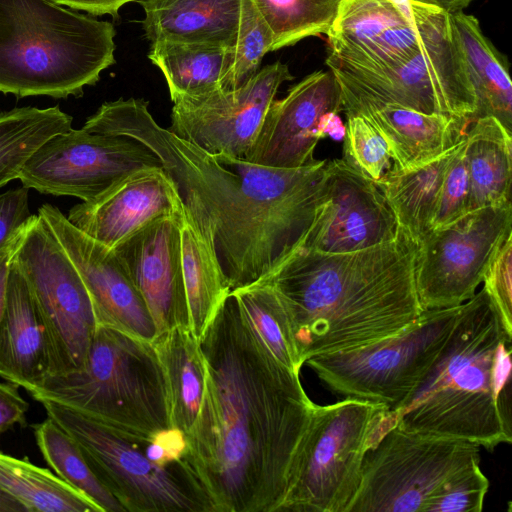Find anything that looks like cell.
Here are the masks:
<instances>
[{"mask_svg": "<svg viewBox=\"0 0 512 512\" xmlns=\"http://www.w3.org/2000/svg\"><path fill=\"white\" fill-rule=\"evenodd\" d=\"M142 28L151 43L168 41L230 48L236 38L241 0H138Z\"/></svg>", "mask_w": 512, "mask_h": 512, "instance_id": "24", "label": "cell"}, {"mask_svg": "<svg viewBox=\"0 0 512 512\" xmlns=\"http://www.w3.org/2000/svg\"><path fill=\"white\" fill-rule=\"evenodd\" d=\"M203 397L187 456L213 512H277L314 402L255 336L230 292L199 339Z\"/></svg>", "mask_w": 512, "mask_h": 512, "instance_id": "1", "label": "cell"}, {"mask_svg": "<svg viewBox=\"0 0 512 512\" xmlns=\"http://www.w3.org/2000/svg\"><path fill=\"white\" fill-rule=\"evenodd\" d=\"M22 228L15 234L11 241L0 251V322L4 315L7 303L8 279L11 263Z\"/></svg>", "mask_w": 512, "mask_h": 512, "instance_id": "44", "label": "cell"}, {"mask_svg": "<svg viewBox=\"0 0 512 512\" xmlns=\"http://www.w3.org/2000/svg\"><path fill=\"white\" fill-rule=\"evenodd\" d=\"M292 79L277 61L236 89L178 98L167 129L209 154L246 161L279 87Z\"/></svg>", "mask_w": 512, "mask_h": 512, "instance_id": "15", "label": "cell"}, {"mask_svg": "<svg viewBox=\"0 0 512 512\" xmlns=\"http://www.w3.org/2000/svg\"><path fill=\"white\" fill-rule=\"evenodd\" d=\"M181 256L189 310V327L200 339L231 292L215 251L184 211L181 220Z\"/></svg>", "mask_w": 512, "mask_h": 512, "instance_id": "29", "label": "cell"}, {"mask_svg": "<svg viewBox=\"0 0 512 512\" xmlns=\"http://www.w3.org/2000/svg\"><path fill=\"white\" fill-rule=\"evenodd\" d=\"M346 115L343 159L370 179L377 181L392 166L388 146L367 119L353 113Z\"/></svg>", "mask_w": 512, "mask_h": 512, "instance_id": "37", "label": "cell"}, {"mask_svg": "<svg viewBox=\"0 0 512 512\" xmlns=\"http://www.w3.org/2000/svg\"><path fill=\"white\" fill-rule=\"evenodd\" d=\"M153 346L166 379L171 425L187 436L197 418L205 385L206 366L199 339L189 326L177 327L157 336Z\"/></svg>", "mask_w": 512, "mask_h": 512, "instance_id": "27", "label": "cell"}, {"mask_svg": "<svg viewBox=\"0 0 512 512\" xmlns=\"http://www.w3.org/2000/svg\"><path fill=\"white\" fill-rule=\"evenodd\" d=\"M12 262L47 333L49 375L80 369L97 329L92 303L74 264L38 214L23 226Z\"/></svg>", "mask_w": 512, "mask_h": 512, "instance_id": "12", "label": "cell"}, {"mask_svg": "<svg viewBox=\"0 0 512 512\" xmlns=\"http://www.w3.org/2000/svg\"><path fill=\"white\" fill-rule=\"evenodd\" d=\"M153 167H162L160 159L135 139L71 128L43 142L18 179L43 194L89 202L128 175Z\"/></svg>", "mask_w": 512, "mask_h": 512, "instance_id": "14", "label": "cell"}, {"mask_svg": "<svg viewBox=\"0 0 512 512\" xmlns=\"http://www.w3.org/2000/svg\"><path fill=\"white\" fill-rule=\"evenodd\" d=\"M489 480L479 466L453 479L432 503L429 512H481Z\"/></svg>", "mask_w": 512, "mask_h": 512, "instance_id": "39", "label": "cell"}, {"mask_svg": "<svg viewBox=\"0 0 512 512\" xmlns=\"http://www.w3.org/2000/svg\"><path fill=\"white\" fill-rule=\"evenodd\" d=\"M427 6L436 7L448 14L463 11L473 0H409Z\"/></svg>", "mask_w": 512, "mask_h": 512, "instance_id": "46", "label": "cell"}, {"mask_svg": "<svg viewBox=\"0 0 512 512\" xmlns=\"http://www.w3.org/2000/svg\"><path fill=\"white\" fill-rule=\"evenodd\" d=\"M467 130L463 158L469 178V212L511 201L512 133L482 117Z\"/></svg>", "mask_w": 512, "mask_h": 512, "instance_id": "26", "label": "cell"}, {"mask_svg": "<svg viewBox=\"0 0 512 512\" xmlns=\"http://www.w3.org/2000/svg\"><path fill=\"white\" fill-rule=\"evenodd\" d=\"M511 201L470 211L418 243L415 281L425 310L463 304L476 293L497 249L512 234Z\"/></svg>", "mask_w": 512, "mask_h": 512, "instance_id": "13", "label": "cell"}, {"mask_svg": "<svg viewBox=\"0 0 512 512\" xmlns=\"http://www.w3.org/2000/svg\"><path fill=\"white\" fill-rule=\"evenodd\" d=\"M28 409L29 404L21 397L16 385L0 382V433L16 425L25 426Z\"/></svg>", "mask_w": 512, "mask_h": 512, "instance_id": "42", "label": "cell"}, {"mask_svg": "<svg viewBox=\"0 0 512 512\" xmlns=\"http://www.w3.org/2000/svg\"><path fill=\"white\" fill-rule=\"evenodd\" d=\"M48 417L79 445L98 479L125 512H213L187 456L186 436L171 427L145 436L43 400Z\"/></svg>", "mask_w": 512, "mask_h": 512, "instance_id": "6", "label": "cell"}, {"mask_svg": "<svg viewBox=\"0 0 512 512\" xmlns=\"http://www.w3.org/2000/svg\"><path fill=\"white\" fill-rule=\"evenodd\" d=\"M60 107H17L0 113V188L18 179L31 154L51 136L72 128Z\"/></svg>", "mask_w": 512, "mask_h": 512, "instance_id": "32", "label": "cell"}, {"mask_svg": "<svg viewBox=\"0 0 512 512\" xmlns=\"http://www.w3.org/2000/svg\"><path fill=\"white\" fill-rule=\"evenodd\" d=\"M0 512H28L16 498L0 489Z\"/></svg>", "mask_w": 512, "mask_h": 512, "instance_id": "47", "label": "cell"}, {"mask_svg": "<svg viewBox=\"0 0 512 512\" xmlns=\"http://www.w3.org/2000/svg\"><path fill=\"white\" fill-rule=\"evenodd\" d=\"M461 305L425 310L388 337L349 351L317 355L304 364L332 392L379 403L395 413L429 372Z\"/></svg>", "mask_w": 512, "mask_h": 512, "instance_id": "10", "label": "cell"}, {"mask_svg": "<svg viewBox=\"0 0 512 512\" xmlns=\"http://www.w3.org/2000/svg\"><path fill=\"white\" fill-rule=\"evenodd\" d=\"M341 95L343 111L361 115L382 136L396 169L422 165L451 150L464 140L472 123L465 117L424 114L344 89Z\"/></svg>", "mask_w": 512, "mask_h": 512, "instance_id": "22", "label": "cell"}, {"mask_svg": "<svg viewBox=\"0 0 512 512\" xmlns=\"http://www.w3.org/2000/svg\"><path fill=\"white\" fill-rule=\"evenodd\" d=\"M116 30L51 0H0V92L81 97L115 63Z\"/></svg>", "mask_w": 512, "mask_h": 512, "instance_id": "5", "label": "cell"}, {"mask_svg": "<svg viewBox=\"0 0 512 512\" xmlns=\"http://www.w3.org/2000/svg\"><path fill=\"white\" fill-rule=\"evenodd\" d=\"M464 140L422 165L409 169L391 167L375 181L392 209L398 226L416 243L431 231L445 171Z\"/></svg>", "mask_w": 512, "mask_h": 512, "instance_id": "28", "label": "cell"}, {"mask_svg": "<svg viewBox=\"0 0 512 512\" xmlns=\"http://www.w3.org/2000/svg\"><path fill=\"white\" fill-rule=\"evenodd\" d=\"M268 25L271 51L292 46L304 38L326 35L341 0H253Z\"/></svg>", "mask_w": 512, "mask_h": 512, "instance_id": "35", "label": "cell"}, {"mask_svg": "<svg viewBox=\"0 0 512 512\" xmlns=\"http://www.w3.org/2000/svg\"><path fill=\"white\" fill-rule=\"evenodd\" d=\"M450 18L476 96L472 122L494 117L512 133V83L506 58L485 37L473 15L461 11Z\"/></svg>", "mask_w": 512, "mask_h": 512, "instance_id": "25", "label": "cell"}, {"mask_svg": "<svg viewBox=\"0 0 512 512\" xmlns=\"http://www.w3.org/2000/svg\"><path fill=\"white\" fill-rule=\"evenodd\" d=\"M464 144L465 140L445 171L431 230L444 227L469 212V178L463 158Z\"/></svg>", "mask_w": 512, "mask_h": 512, "instance_id": "38", "label": "cell"}, {"mask_svg": "<svg viewBox=\"0 0 512 512\" xmlns=\"http://www.w3.org/2000/svg\"><path fill=\"white\" fill-rule=\"evenodd\" d=\"M127 432L150 436L172 427L164 371L153 346L97 326L83 366L49 375L26 390Z\"/></svg>", "mask_w": 512, "mask_h": 512, "instance_id": "7", "label": "cell"}, {"mask_svg": "<svg viewBox=\"0 0 512 512\" xmlns=\"http://www.w3.org/2000/svg\"><path fill=\"white\" fill-rule=\"evenodd\" d=\"M410 10L420 30V48L389 67L330 68L341 89L424 114L472 122L476 96L450 14L415 2H410Z\"/></svg>", "mask_w": 512, "mask_h": 512, "instance_id": "9", "label": "cell"}, {"mask_svg": "<svg viewBox=\"0 0 512 512\" xmlns=\"http://www.w3.org/2000/svg\"><path fill=\"white\" fill-rule=\"evenodd\" d=\"M417 250L399 227L394 239L362 250H297L259 281L283 304L303 364L378 341L417 319Z\"/></svg>", "mask_w": 512, "mask_h": 512, "instance_id": "3", "label": "cell"}, {"mask_svg": "<svg viewBox=\"0 0 512 512\" xmlns=\"http://www.w3.org/2000/svg\"><path fill=\"white\" fill-rule=\"evenodd\" d=\"M58 5H64L75 11H84L91 16L110 15L119 17V10L129 2L138 0H51Z\"/></svg>", "mask_w": 512, "mask_h": 512, "instance_id": "43", "label": "cell"}, {"mask_svg": "<svg viewBox=\"0 0 512 512\" xmlns=\"http://www.w3.org/2000/svg\"><path fill=\"white\" fill-rule=\"evenodd\" d=\"M183 212L159 218L113 250L141 294L157 336L189 326L181 256Z\"/></svg>", "mask_w": 512, "mask_h": 512, "instance_id": "20", "label": "cell"}, {"mask_svg": "<svg viewBox=\"0 0 512 512\" xmlns=\"http://www.w3.org/2000/svg\"><path fill=\"white\" fill-rule=\"evenodd\" d=\"M483 282L505 333L512 338V234L497 249Z\"/></svg>", "mask_w": 512, "mask_h": 512, "instance_id": "40", "label": "cell"}, {"mask_svg": "<svg viewBox=\"0 0 512 512\" xmlns=\"http://www.w3.org/2000/svg\"><path fill=\"white\" fill-rule=\"evenodd\" d=\"M36 444L61 480L90 499L101 512H125L93 472L78 443L52 418L32 426Z\"/></svg>", "mask_w": 512, "mask_h": 512, "instance_id": "33", "label": "cell"}, {"mask_svg": "<svg viewBox=\"0 0 512 512\" xmlns=\"http://www.w3.org/2000/svg\"><path fill=\"white\" fill-rule=\"evenodd\" d=\"M0 489L16 498L28 512H101L50 470L1 451Z\"/></svg>", "mask_w": 512, "mask_h": 512, "instance_id": "30", "label": "cell"}, {"mask_svg": "<svg viewBox=\"0 0 512 512\" xmlns=\"http://www.w3.org/2000/svg\"><path fill=\"white\" fill-rule=\"evenodd\" d=\"M398 230L374 180L343 158L327 160L321 196L299 250L353 252L388 242Z\"/></svg>", "mask_w": 512, "mask_h": 512, "instance_id": "16", "label": "cell"}, {"mask_svg": "<svg viewBox=\"0 0 512 512\" xmlns=\"http://www.w3.org/2000/svg\"><path fill=\"white\" fill-rule=\"evenodd\" d=\"M394 1H396L399 4H408L409 3V0H394Z\"/></svg>", "mask_w": 512, "mask_h": 512, "instance_id": "48", "label": "cell"}, {"mask_svg": "<svg viewBox=\"0 0 512 512\" xmlns=\"http://www.w3.org/2000/svg\"><path fill=\"white\" fill-rule=\"evenodd\" d=\"M475 443L386 427L365 453L346 512H429L456 477L480 465Z\"/></svg>", "mask_w": 512, "mask_h": 512, "instance_id": "11", "label": "cell"}, {"mask_svg": "<svg viewBox=\"0 0 512 512\" xmlns=\"http://www.w3.org/2000/svg\"><path fill=\"white\" fill-rule=\"evenodd\" d=\"M255 336L282 365L300 374L297 352L286 310L273 288L257 282L231 291Z\"/></svg>", "mask_w": 512, "mask_h": 512, "instance_id": "34", "label": "cell"}, {"mask_svg": "<svg viewBox=\"0 0 512 512\" xmlns=\"http://www.w3.org/2000/svg\"><path fill=\"white\" fill-rule=\"evenodd\" d=\"M227 49L160 41L150 44L148 58L164 75L173 102L220 88Z\"/></svg>", "mask_w": 512, "mask_h": 512, "instance_id": "31", "label": "cell"}, {"mask_svg": "<svg viewBox=\"0 0 512 512\" xmlns=\"http://www.w3.org/2000/svg\"><path fill=\"white\" fill-rule=\"evenodd\" d=\"M346 125L342 122L338 113L329 112L323 115L318 126V137L323 139L330 137L335 141H341L345 137Z\"/></svg>", "mask_w": 512, "mask_h": 512, "instance_id": "45", "label": "cell"}, {"mask_svg": "<svg viewBox=\"0 0 512 512\" xmlns=\"http://www.w3.org/2000/svg\"><path fill=\"white\" fill-rule=\"evenodd\" d=\"M272 43V33L253 0H241L237 35L226 51L220 88L236 89L247 82L259 70Z\"/></svg>", "mask_w": 512, "mask_h": 512, "instance_id": "36", "label": "cell"}, {"mask_svg": "<svg viewBox=\"0 0 512 512\" xmlns=\"http://www.w3.org/2000/svg\"><path fill=\"white\" fill-rule=\"evenodd\" d=\"M329 68L379 69L412 56L421 45L410 2L341 0L326 34Z\"/></svg>", "mask_w": 512, "mask_h": 512, "instance_id": "18", "label": "cell"}, {"mask_svg": "<svg viewBox=\"0 0 512 512\" xmlns=\"http://www.w3.org/2000/svg\"><path fill=\"white\" fill-rule=\"evenodd\" d=\"M183 212L176 186L163 167L136 171L98 198L73 206L67 219L84 234L114 249L153 221Z\"/></svg>", "mask_w": 512, "mask_h": 512, "instance_id": "21", "label": "cell"}, {"mask_svg": "<svg viewBox=\"0 0 512 512\" xmlns=\"http://www.w3.org/2000/svg\"><path fill=\"white\" fill-rule=\"evenodd\" d=\"M28 194L29 188L24 185L0 193V251L33 215Z\"/></svg>", "mask_w": 512, "mask_h": 512, "instance_id": "41", "label": "cell"}, {"mask_svg": "<svg viewBox=\"0 0 512 512\" xmlns=\"http://www.w3.org/2000/svg\"><path fill=\"white\" fill-rule=\"evenodd\" d=\"M390 413L385 405L352 397L314 403L277 512H346L361 483L365 453Z\"/></svg>", "mask_w": 512, "mask_h": 512, "instance_id": "8", "label": "cell"}, {"mask_svg": "<svg viewBox=\"0 0 512 512\" xmlns=\"http://www.w3.org/2000/svg\"><path fill=\"white\" fill-rule=\"evenodd\" d=\"M509 337L483 287L461 305L457 321L429 372L392 413L405 431L466 440L493 450L510 444L494 393V358Z\"/></svg>", "mask_w": 512, "mask_h": 512, "instance_id": "4", "label": "cell"}, {"mask_svg": "<svg viewBox=\"0 0 512 512\" xmlns=\"http://www.w3.org/2000/svg\"><path fill=\"white\" fill-rule=\"evenodd\" d=\"M142 98L103 103L83 129L126 136L160 159L184 211L234 289L268 277L300 249L321 196L327 160L295 169L212 155L161 127Z\"/></svg>", "mask_w": 512, "mask_h": 512, "instance_id": "2", "label": "cell"}, {"mask_svg": "<svg viewBox=\"0 0 512 512\" xmlns=\"http://www.w3.org/2000/svg\"><path fill=\"white\" fill-rule=\"evenodd\" d=\"M38 215L78 271L89 294L97 326L153 342L157 337L153 319L114 250L84 234L52 204H43Z\"/></svg>", "mask_w": 512, "mask_h": 512, "instance_id": "17", "label": "cell"}, {"mask_svg": "<svg viewBox=\"0 0 512 512\" xmlns=\"http://www.w3.org/2000/svg\"><path fill=\"white\" fill-rule=\"evenodd\" d=\"M341 111V87L334 72L309 74L272 102L246 161L284 169L313 164L321 118Z\"/></svg>", "mask_w": 512, "mask_h": 512, "instance_id": "19", "label": "cell"}, {"mask_svg": "<svg viewBox=\"0 0 512 512\" xmlns=\"http://www.w3.org/2000/svg\"><path fill=\"white\" fill-rule=\"evenodd\" d=\"M49 374L47 333L26 282L12 262L7 303L0 322V377L28 390Z\"/></svg>", "mask_w": 512, "mask_h": 512, "instance_id": "23", "label": "cell"}]
</instances>
